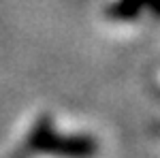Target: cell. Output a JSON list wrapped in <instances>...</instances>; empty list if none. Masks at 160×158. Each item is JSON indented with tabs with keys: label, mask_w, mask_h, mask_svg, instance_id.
Returning a JSON list of instances; mask_svg holds the SVG:
<instances>
[{
	"label": "cell",
	"mask_w": 160,
	"mask_h": 158,
	"mask_svg": "<svg viewBox=\"0 0 160 158\" xmlns=\"http://www.w3.org/2000/svg\"><path fill=\"white\" fill-rule=\"evenodd\" d=\"M26 145L32 152L58 158H94L98 154V141L92 135H60L49 115H41L30 128Z\"/></svg>",
	"instance_id": "6da1fadb"
},
{
	"label": "cell",
	"mask_w": 160,
	"mask_h": 158,
	"mask_svg": "<svg viewBox=\"0 0 160 158\" xmlns=\"http://www.w3.org/2000/svg\"><path fill=\"white\" fill-rule=\"evenodd\" d=\"M145 11L160 17V0H113L105 9V15L111 22H135Z\"/></svg>",
	"instance_id": "7a4b0ae2"
}]
</instances>
